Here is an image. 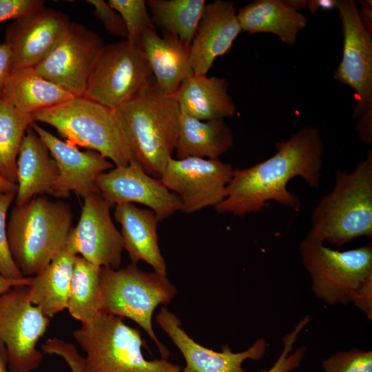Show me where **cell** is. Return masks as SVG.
Instances as JSON below:
<instances>
[{
  "label": "cell",
  "mask_w": 372,
  "mask_h": 372,
  "mask_svg": "<svg viewBox=\"0 0 372 372\" xmlns=\"http://www.w3.org/2000/svg\"><path fill=\"white\" fill-rule=\"evenodd\" d=\"M275 147L276 152L265 161L234 169L225 198L215 207L218 214L242 217L267 207L269 200L300 211L299 197L287 184L300 176L313 189L320 186L324 145L320 132L304 127Z\"/></svg>",
  "instance_id": "6da1fadb"
},
{
  "label": "cell",
  "mask_w": 372,
  "mask_h": 372,
  "mask_svg": "<svg viewBox=\"0 0 372 372\" xmlns=\"http://www.w3.org/2000/svg\"><path fill=\"white\" fill-rule=\"evenodd\" d=\"M114 110L132 160L160 178L172 158L178 134L180 111L174 96L163 94L150 79Z\"/></svg>",
  "instance_id": "7a4b0ae2"
},
{
  "label": "cell",
  "mask_w": 372,
  "mask_h": 372,
  "mask_svg": "<svg viewBox=\"0 0 372 372\" xmlns=\"http://www.w3.org/2000/svg\"><path fill=\"white\" fill-rule=\"evenodd\" d=\"M372 238V151L352 172L335 171V185L322 196L305 238L341 248L355 238Z\"/></svg>",
  "instance_id": "3957f363"
},
{
  "label": "cell",
  "mask_w": 372,
  "mask_h": 372,
  "mask_svg": "<svg viewBox=\"0 0 372 372\" xmlns=\"http://www.w3.org/2000/svg\"><path fill=\"white\" fill-rule=\"evenodd\" d=\"M70 205L41 195L14 205L7 223L12 258L24 277L42 271L65 244L72 227Z\"/></svg>",
  "instance_id": "277c9868"
},
{
  "label": "cell",
  "mask_w": 372,
  "mask_h": 372,
  "mask_svg": "<svg viewBox=\"0 0 372 372\" xmlns=\"http://www.w3.org/2000/svg\"><path fill=\"white\" fill-rule=\"evenodd\" d=\"M73 336L85 353L83 372H182L167 359L147 360L140 331L120 317L100 313Z\"/></svg>",
  "instance_id": "5b68a950"
},
{
  "label": "cell",
  "mask_w": 372,
  "mask_h": 372,
  "mask_svg": "<svg viewBox=\"0 0 372 372\" xmlns=\"http://www.w3.org/2000/svg\"><path fill=\"white\" fill-rule=\"evenodd\" d=\"M35 122L54 127L69 144L96 151L114 166L127 165L132 155L114 109L74 96L34 112Z\"/></svg>",
  "instance_id": "8992f818"
},
{
  "label": "cell",
  "mask_w": 372,
  "mask_h": 372,
  "mask_svg": "<svg viewBox=\"0 0 372 372\" xmlns=\"http://www.w3.org/2000/svg\"><path fill=\"white\" fill-rule=\"evenodd\" d=\"M176 293V287L166 276L144 271L136 264L101 269V313L136 322L154 342L164 359L169 353L154 333L152 316L158 305L167 304Z\"/></svg>",
  "instance_id": "52a82bcc"
},
{
  "label": "cell",
  "mask_w": 372,
  "mask_h": 372,
  "mask_svg": "<svg viewBox=\"0 0 372 372\" xmlns=\"http://www.w3.org/2000/svg\"><path fill=\"white\" fill-rule=\"evenodd\" d=\"M337 9L343 34L342 60L334 79L355 92L353 110L355 130L360 140L372 143V35L364 26L356 3L338 0Z\"/></svg>",
  "instance_id": "ba28073f"
},
{
  "label": "cell",
  "mask_w": 372,
  "mask_h": 372,
  "mask_svg": "<svg viewBox=\"0 0 372 372\" xmlns=\"http://www.w3.org/2000/svg\"><path fill=\"white\" fill-rule=\"evenodd\" d=\"M298 251L313 294L326 304H348L360 284L372 276L371 242L338 251L304 238Z\"/></svg>",
  "instance_id": "9c48e42d"
},
{
  "label": "cell",
  "mask_w": 372,
  "mask_h": 372,
  "mask_svg": "<svg viewBox=\"0 0 372 372\" xmlns=\"http://www.w3.org/2000/svg\"><path fill=\"white\" fill-rule=\"evenodd\" d=\"M152 75L139 45L126 39L104 45L90 74L83 97L114 109L135 94Z\"/></svg>",
  "instance_id": "30bf717a"
},
{
  "label": "cell",
  "mask_w": 372,
  "mask_h": 372,
  "mask_svg": "<svg viewBox=\"0 0 372 372\" xmlns=\"http://www.w3.org/2000/svg\"><path fill=\"white\" fill-rule=\"evenodd\" d=\"M50 320L30 302L29 286H15L0 296V341L11 372H31L40 366L43 353L37 344Z\"/></svg>",
  "instance_id": "8fae6325"
},
{
  "label": "cell",
  "mask_w": 372,
  "mask_h": 372,
  "mask_svg": "<svg viewBox=\"0 0 372 372\" xmlns=\"http://www.w3.org/2000/svg\"><path fill=\"white\" fill-rule=\"evenodd\" d=\"M229 163L219 158L188 157L169 160L160 180L180 200V211L192 214L220 203L233 174Z\"/></svg>",
  "instance_id": "7c38bea8"
},
{
  "label": "cell",
  "mask_w": 372,
  "mask_h": 372,
  "mask_svg": "<svg viewBox=\"0 0 372 372\" xmlns=\"http://www.w3.org/2000/svg\"><path fill=\"white\" fill-rule=\"evenodd\" d=\"M103 46L99 34L80 23L71 22L59 43L34 68L45 79L74 96L83 97L90 74Z\"/></svg>",
  "instance_id": "4fadbf2b"
},
{
  "label": "cell",
  "mask_w": 372,
  "mask_h": 372,
  "mask_svg": "<svg viewBox=\"0 0 372 372\" xmlns=\"http://www.w3.org/2000/svg\"><path fill=\"white\" fill-rule=\"evenodd\" d=\"M83 200L79 220L71 229L67 242L90 262L100 267L118 269L123 244L111 216L112 205L99 192L87 195Z\"/></svg>",
  "instance_id": "5bb4252c"
},
{
  "label": "cell",
  "mask_w": 372,
  "mask_h": 372,
  "mask_svg": "<svg viewBox=\"0 0 372 372\" xmlns=\"http://www.w3.org/2000/svg\"><path fill=\"white\" fill-rule=\"evenodd\" d=\"M96 187L112 206L121 203L143 205L155 213L158 221L180 211L178 197L134 160L127 165L114 166L101 174L96 180Z\"/></svg>",
  "instance_id": "9a60e30c"
},
{
  "label": "cell",
  "mask_w": 372,
  "mask_h": 372,
  "mask_svg": "<svg viewBox=\"0 0 372 372\" xmlns=\"http://www.w3.org/2000/svg\"><path fill=\"white\" fill-rule=\"evenodd\" d=\"M70 24L67 14L45 6L13 20L4 41L10 50L12 70L38 65L59 43Z\"/></svg>",
  "instance_id": "2e32d148"
},
{
  "label": "cell",
  "mask_w": 372,
  "mask_h": 372,
  "mask_svg": "<svg viewBox=\"0 0 372 372\" xmlns=\"http://www.w3.org/2000/svg\"><path fill=\"white\" fill-rule=\"evenodd\" d=\"M30 127L45 143L58 168V176L50 195L66 198L73 192L83 198L99 192L98 177L114 167L109 159L94 150H79L76 146L59 139L35 122Z\"/></svg>",
  "instance_id": "e0dca14e"
},
{
  "label": "cell",
  "mask_w": 372,
  "mask_h": 372,
  "mask_svg": "<svg viewBox=\"0 0 372 372\" xmlns=\"http://www.w3.org/2000/svg\"><path fill=\"white\" fill-rule=\"evenodd\" d=\"M156 321L182 353L185 367L182 372H245L242 368L247 360H259L265 354L267 343L258 338L247 350L233 352L225 344L221 351H215L199 344L181 327L178 316L162 307Z\"/></svg>",
  "instance_id": "ac0fdd59"
},
{
  "label": "cell",
  "mask_w": 372,
  "mask_h": 372,
  "mask_svg": "<svg viewBox=\"0 0 372 372\" xmlns=\"http://www.w3.org/2000/svg\"><path fill=\"white\" fill-rule=\"evenodd\" d=\"M242 32L234 2L207 3L190 44L194 73L207 74L215 60L230 50Z\"/></svg>",
  "instance_id": "d6986e66"
},
{
  "label": "cell",
  "mask_w": 372,
  "mask_h": 372,
  "mask_svg": "<svg viewBox=\"0 0 372 372\" xmlns=\"http://www.w3.org/2000/svg\"><path fill=\"white\" fill-rule=\"evenodd\" d=\"M139 46L163 94L174 96L181 83L194 74L190 63V45L177 37L167 34L160 37L156 29L147 30Z\"/></svg>",
  "instance_id": "ffe728a7"
},
{
  "label": "cell",
  "mask_w": 372,
  "mask_h": 372,
  "mask_svg": "<svg viewBox=\"0 0 372 372\" xmlns=\"http://www.w3.org/2000/svg\"><path fill=\"white\" fill-rule=\"evenodd\" d=\"M114 217L121 226L123 249L127 252L132 263L143 260L154 272L166 276L167 265L158 245L159 221L155 213L132 203H121L115 205Z\"/></svg>",
  "instance_id": "44dd1931"
},
{
  "label": "cell",
  "mask_w": 372,
  "mask_h": 372,
  "mask_svg": "<svg viewBox=\"0 0 372 372\" xmlns=\"http://www.w3.org/2000/svg\"><path fill=\"white\" fill-rule=\"evenodd\" d=\"M223 77L196 74L185 80L174 94L181 114L200 121L234 116L236 106Z\"/></svg>",
  "instance_id": "7402d4cb"
},
{
  "label": "cell",
  "mask_w": 372,
  "mask_h": 372,
  "mask_svg": "<svg viewBox=\"0 0 372 372\" xmlns=\"http://www.w3.org/2000/svg\"><path fill=\"white\" fill-rule=\"evenodd\" d=\"M17 169L16 205H23L37 196L51 194L58 168L48 147L30 126L19 152Z\"/></svg>",
  "instance_id": "603a6c76"
},
{
  "label": "cell",
  "mask_w": 372,
  "mask_h": 372,
  "mask_svg": "<svg viewBox=\"0 0 372 372\" xmlns=\"http://www.w3.org/2000/svg\"><path fill=\"white\" fill-rule=\"evenodd\" d=\"M242 31L249 34L271 33L293 46L308 23L307 17L283 0H255L238 10Z\"/></svg>",
  "instance_id": "cb8c5ba5"
},
{
  "label": "cell",
  "mask_w": 372,
  "mask_h": 372,
  "mask_svg": "<svg viewBox=\"0 0 372 372\" xmlns=\"http://www.w3.org/2000/svg\"><path fill=\"white\" fill-rule=\"evenodd\" d=\"M76 256L66 241L49 265L32 277L29 285L30 300L49 318L68 307Z\"/></svg>",
  "instance_id": "d4e9b609"
},
{
  "label": "cell",
  "mask_w": 372,
  "mask_h": 372,
  "mask_svg": "<svg viewBox=\"0 0 372 372\" xmlns=\"http://www.w3.org/2000/svg\"><path fill=\"white\" fill-rule=\"evenodd\" d=\"M0 96L14 108L26 114L53 107L74 97L42 76L34 67L12 69Z\"/></svg>",
  "instance_id": "484cf974"
},
{
  "label": "cell",
  "mask_w": 372,
  "mask_h": 372,
  "mask_svg": "<svg viewBox=\"0 0 372 372\" xmlns=\"http://www.w3.org/2000/svg\"><path fill=\"white\" fill-rule=\"evenodd\" d=\"M233 144L231 131L224 119L200 121L180 113L176 158H219Z\"/></svg>",
  "instance_id": "4316f807"
},
{
  "label": "cell",
  "mask_w": 372,
  "mask_h": 372,
  "mask_svg": "<svg viewBox=\"0 0 372 372\" xmlns=\"http://www.w3.org/2000/svg\"><path fill=\"white\" fill-rule=\"evenodd\" d=\"M154 25L190 45L204 11L205 0H147Z\"/></svg>",
  "instance_id": "83f0119b"
},
{
  "label": "cell",
  "mask_w": 372,
  "mask_h": 372,
  "mask_svg": "<svg viewBox=\"0 0 372 372\" xmlns=\"http://www.w3.org/2000/svg\"><path fill=\"white\" fill-rule=\"evenodd\" d=\"M101 269L77 255L71 280L67 309L81 323L101 313Z\"/></svg>",
  "instance_id": "f1b7e54d"
},
{
  "label": "cell",
  "mask_w": 372,
  "mask_h": 372,
  "mask_svg": "<svg viewBox=\"0 0 372 372\" xmlns=\"http://www.w3.org/2000/svg\"><path fill=\"white\" fill-rule=\"evenodd\" d=\"M35 122L32 114L20 112L0 96V176L17 184V160L28 128Z\"/></svg>",
  "instance_id": "f546056e"
},
{
  "label": "cell",
  "mask_w": 372,
  "mask_h": 372,
  "mask_svg": "<svg viewBox=\"0 0 372 372\" xmlns=\"http://www.w3.org/2000/svg\"><path fill=\"white\" fill-rule=\"evenodd\" d=\"M109 4L116 10L125 23L126 40L139 45L143 33L156 29L145 0H109Z\"/></svg>",
  "instance_id": "4dcf8cb0"
},
{
  "label": "cell",
  "mask_w": 372,
  "mask_h": 372,
  "mask_svg": "<svg viewBox=\"0 0 372 372\" xmlns=\"http://www.w3.org/2000/svg\"><path fill=\"white\" fill-rule=\"evenodd\" d=\"M324 372H372V351L359 349L338 351L322 362Z\"/></svg>",
  "instance_id": "1f68e13d"
},
{
  "label": "cell",
  "mask_w": 372,
  "mask_h": 372,
  "mask_svg": "<svg viewBox=\"0 0 372 372\" xmlns=\"http://www.w3.org/2000/svg\"><path fill=\"white\" fill-rule=\"evenodd\" d=\"M310 320V316H305L298 322L293 331L284 335L282 340L283 348L277 360L270 369L260 372H291L300 364L306 353L307 347H298L292 353H290L299 333Z\"/></svg>",
  "instance_id": "d6a6232c"
},
{
  "label": "cell",
  "mask_w": 372,
  "mask_h": 372,
  "mask_svg": "<svg viewBox=\"0 0 372 372\" xmlns=\"http://www.w3.org/2000/svg\"><path fill=\"white\" fill-rule=\"evenodd\" d=\"M16 195L17 192H0V274L12 279L24 277L12 258L7 239V214Z\"/></svg>",
  "instance_id": "836d02e7"
},
{
  "label": "cell",
  "mask_w": 372,
  "mask_h": 372,
  "mask_svg": "<svg viewBox=\"0 0 372 372\" xmlns=\"http://www.w3.org/2000/svg\"><path fill=\"white\" fill-rule=\"evenodd\" d=\"M94 8V14L102 22L105 30L112 35L126 39L127 31L120 14L103 0H87Z\"/></svg>",
  "instance_id": "e575fe53"
},
{
  "label": "cell",
  "mask_w": 372,
  "mask_h": 372,
  "mask_svg": "<svg viewBox=\"0 0 372 372\" xmlns=\"http://www.w3.org/2000/svg\"><path fill=\"white\" fill-rule=\"evenodd\" d=\"M43 353L61 357L70 368L71 372H83L84 358L76 347L59 338H50L41 347Z\"/></svg>",
  "instance_id": "d590c367"
},
{
  "label": "cell",
  "mask_w": 372,
  "mask_h": 372,
  "mask_svg": "<svg viewBox=\"0 0 372 372\" xmlns=\"http://www.w3.org/2000/svg\"><path fill=\"white\" fill-rule=\"evenodd\" d=\"M43 6V0H0V23L14 20Z\"/></svg>",
  "instance_id": "8d00e7d4"
},
{
  "label": "cell",
  "mask_w": 372,
  "mask_h": 372,
  "mask_svg": "<svg viewBox=\"0 0 372 372\" xmlns=\"http://www.w3.org/2000/svg\"><path fill=\"white\" fill-rule=\"evenodd\" d=\"M351 302L372 320V276L364 280L354 292Z\"/></svg>",
  "instance_id": "74e56055"
},
{
  "label": "cell",
  "mask_w": 372,
  "mask_h": 372,
  "mask_svg": "<svg viewBox=\"0 0 372 372\" xmlns=\"http://www.w3.org/2000/svg\"><path fill=\"white\" fill-rule=\"evenodd\" d=\"M11 70L10 50L4 42L0 43V94Z\"/></svg>",
  "instance_id": "f35d334b"
},
{
  "label": "cell",
  "mask_w": 372,
  "mask_h": 372,
  "mask_svg": "<svg viewBox=\"0 0 372 372\" xmlns=\"http://www.w3.org/2000/svg\"><path fill=\"white\" fill-rule=\"evenodd\" d=\"M358 8L361 21L368 32L372 35V1L371 0H360Z\"/></svg>",
  "instance_id": "ab89813d"
},
{
  "label": "cell",
  "mask_w": 372,
  "mask_h": 372,
  "mask_svg": "<svg viewBox=\"0 0 372 372\" xmlns=\"http://www.w3.org/2000/svg\"><path fill=\"white\" fill-rule=\"evenodd\" d=\"M32 277H23L19 279H12L6 278L0 274V296L15 286H29L32 283Z\"/></svg>",
  "instance_id": "60d3db41"
},
{
  "label": "cell",
  "mask_w": 372,
  "mask_h": 372,
  "mask_svg": "<svg viewBox=\"0 0 372 372\" xmlns=\"http://www.w3.org/2000/svg\"><path fill=\"white\" fill-rule=\"evenodd\" d=\"M338 0H309L307 8L311 14H314L318 10H331L337 8Z\"/></svg>",
  "instance_id": "b9f144b4"
},
{
  "label": "cell",
  "mask_w": 372,
  "mask_h": 372,
  "mask_svg": "<svg viewBox=\"0 0 372 372\" xmlns=\"http://www.w3.org/2000/svg\"><path fill=\"white\" fill-rule=\"evenodd\" d=\"M8 355L3 343L0 341V372H8Z\"/></svg>",
  "instance_id": "7bdbcfd3"
},
{
  "label": "cell",
  "mask_w": 372,
  "mask_h": 372,
  "mask_svg": "<svg viewBox=\"0 0 372 372\" xmlns=\"http://www.w3.org/2000/svg\"><path fill=\"white\" fill-rule=\"evenodd\" d=\"M285 1L289 7L298 12L306 9L307 6L306 0H285Z\"/></svg>",
  "instance_id": "ee69618b"
},
{
  "label": "cell",
  "mask_w": 372,
  "mask_h": 372,
  "mask_svg": "<svg viewBox=\"0 0 372 372\" xmlns=\"http://www.w3.org/2000/svg\"><path fill=\"white\" fill-rule=\"evenodd\" d=\"M0 192H17V185L8 182L0 176Z\"/></svg>",
  "instance_id": "f6af8a7d"
}]
</instances>
